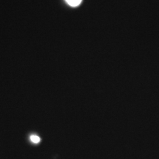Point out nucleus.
<instances>
[{
    "label": "nucleus",
    "mask_w": 159,
    "mask_h": 159,
    "mask_svg": "<svg viewBox=\"0 0 159 159\" xmlns=\"http://www.w3.org/2000/svg\"><path fill=\"white\" fill-rule=\"evenodd\" d=\"M70 6L76 7L79 6L82 0H66Z\"/></svg>",
    "instance_id": "1"
},
{
    "label": "nucleus",
    "mask_w": 159,
    "mask_h": 159,
    "mask_svg": "<svg viewBox=\"0 0 159 159\" xmlns=\"http://www.w3.org/2000/svg\"><path fill=\"white\" fill-rule=\"evenodd\" d=\"M31 140L32 142L34 143H39L40 142V137L36 135H33L31 136Z\"/></svg>",
    "instance_id": "2"
}]
</instances>
